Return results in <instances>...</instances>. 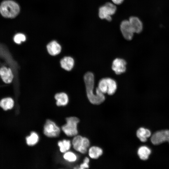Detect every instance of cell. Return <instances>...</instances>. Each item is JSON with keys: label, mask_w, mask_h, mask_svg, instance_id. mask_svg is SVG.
Here are the masks:
<instances>
[{"label": "cell", "mask_w": 169, "mask_h": 169, "mask_svg": "<svg viewBox=\"0 0 169 169\" xmlns=\"http://www.w3.org/2000/svg\"><path fill=\"white\" fill-rule=\"evenodd\" d=\"M66 123L62 127L64 133L69 136H73L77 135L78 131L77 125L79 122V119L75 117H70L66 119Z\"/></svg>", "instance_id": "3957f363"}, {"label": "cell", "mask_w": 169, "mask_h": 169, "mask_svg": "<svg viewBox=\"0 0 169 169\" xmlns=\"http://www.w3.org/2000/svg\"><path fill=\"white\" fill-rule=\"evenodd\" d=\"M126 64V62L124 59L116 58L112 62V68L116 74H120L125 72Z\"/></svg>", "instance_id": "9c48e42d"}, {"label": "cell", "mask_w": 169, "mask_h": 169, "mask_svg": "<svg viewBox=\"0 0 169 169\" xmlns=\"http://www.w3.org/2000/svg\"><path fill=\"white\" fill-rule=\"evenodd\" d=\"M26 39L25 36L23 34L18 33L14 36L13 40L14 42L17 44H20L22 42H24Z\"/></svg>", "instance_id": "cb8c5ba5"}, {"label": "cell", "mask_w": 169, "mask_h": 169, "mask_svg": "<svg viewBox=\"0 0 169 169\" xmlns=\"http://www.w3.org/2000/svg\"><path fill=\"white\" fill-rule=\"evenodd\" d=\"M84 81L87 96L90 103L95 105H99L103 102L105 99L104 94L98 87L96 89V94L93 93L94 77L93 74L91 72L86 73L84 76Z\"/></svg>", "instance_id": "6da1fadb"}, {"label": "cell", "mask_w": 169, "mask_h": 169, "mask_svg": "<svg viewBox=\"0 0 169 169\" xmlns=\"http://www.w3.org/2000/svg\"><path fill=\"white\" fill-rule=\"evenodd\" d=\"M151 135V132L149 130L142 127L139 128L136 132L137 137L142 142H146Z\"/></svg>", "instance_id": "9a60e30c"}, {"label": "cell", "mask_w": 169, "mask_h": 169, "mask_svg": "<svg viewBox=\"0 0 169 169\" xmlns=\"http://www.w3.org/2000/svg\"><path fill=\"white\" fill-rule=\"evenodd\" d=\"M89 162V159L88 158L86 157L84 160L83 163L81 164L79 168L81 169L88 168L89 167L88 163Z\"/></svg>", "instance_id": "d4e9b609"}, {"label": "cell", "mask_w": 169, "mask_h": 169, "mask_svg": "<svg viewBox=\"0 0 169 169\" xmlns=\"http://www.w3.org/2000/svg\"><path fill=\"white\" fill-rule=\"evenodd\" d=\"M120 29L125 39L128 40L132 39L134 32L129 20H124L121 22Z\"/></svg>", "instance_id": "ba28073f"}, {"label": "cell", "mask_w": 169, "mask_h": 169, "mask_svg": "<svg viewBox=\"0 0 169 169\" xmlns=\"http://www.w3.org/2000/svg\"><path fill=\"white\" fill-rule=\"evenodd\" d=\"M98 88L104 94L107 93V85L106 78H103L100 80Z\"/></svg>", "instance_id": "7402d4cb"}, {"label": "cell", "mask_w": 169, "mask_h": 169, "mask_svg": "<svg viewBox=\"0 0 169 169\" xmlns=\"http://www.w3.org/2000/svg\"><path fill=\"white\" fill-rule=\"evenodd\" d=\"M20 8L15 2L11 0L3 1L0 6V12L2 15L7 18L15 17L18 14Z\"/></svg>", "instance_id": "7a4b0ae2"}, {"label": "cell", "mask_w": 169, "mask_h": 169, "mask_svg": "<svg viewBox=\"0 0 169 169\" xmlns=\"http://www.w3.org/2000/svg\"><path fill=\"white\" fill-rule=\"evenodd\" d=\"M46 48L48 53L52 56L59 54L61 51V45L56 41L54 40L50 42L47 45Z\"/></svg>", "instance_id": "30bf717a"}, {"label": "cell", "mask_w": 169, "mask_h": 169, "mask_svg": "<svg viewBox=\"0 0 169 169\" xmlns=\"http://www.w3.org/2000/svg\"><path fill=\"white\" fill-rule=\"evenodd\" d=\"M116 10V7L114 4L110 2L107 3L100 8L99 17L101 19H105L110 21L112 19L111 16L115 14Z\"/></svg>", "instance_id": "5b68a950"}, {"label": "cell", "mask_w": 169, "mask_h": 169, "mask_svg": "<svg viewBox=\"0 0 169 169\" xmlns=\"http://www.w3.org/2000/svg\"><path fill=\"white\" fill-rule=\"evenodd\" d=\"M103 153L102 149L97 146H93L91 147L89 151V155L92 159L98 158Z\"/></svg>", "instance_id": "ac0fdd59"}, {"label": "cell", "mask_w": 169, "mask_h": 169, "mask_svg": "<svg viewBox=\"0 0 169 169\" xmlns=\"http://www.w3.org/2000/svg\"><path fill=\"white\" fill-rule=\"evenodd\" d=\"M38 135L34 132H32L30 135L26 138L27 143L30 146H33L36 144L38 141Z\"/></svg>", "instance_id": "ffe728a7"}, {"label": "cell", "mask_w": 169, "mask_h": 169, "mask_svg": "<svg viewBox=\"0 0 169 169\" xmlns=\"http://www.w3.org/2000/svg\"><path fill=\"white\" fill-rule=\"evenodd\" d=\"M129 21L134 33H139L142 31V23L138 18L131 16L130 18Z\"/></svg>", "instance_id": "7c38bea8"}, {"label": "cell", "mask_w": 169, "mask_h": 169, "mask_svg": "<svg viewBox=\"0 0 169 169\" xmlns=\"http://www.w3.org/2000/svg\"><path fill=\"white\" fill-rule=\"evenodd\" d=\"M0 76L3 80L7 84L11 83L13 78L11 69L5 67H2L0 69Z\"/></svg>", "instance_id": "8fae6325"}, {"label": "cell", "mask_w": 169, "mask_h": 169, "mask_svg": "<svg viewBox=\"0 0 169 169\" xmlns=\"http://www.w3.org/2000/svg\"><path fill=\"white\" fill-rule=\"evenodd\" d=\"M107 85V93L110 95L114 94L117 89V84L115 81L112 79L106 78Z\"/></svg>", "instance_id": "d6986e66"}, {"label": "cell", "mask_w": 169, "mask_h": 169, "mask_svg": "<svg viewBox=\"0 0 169 169\" xmlns=\"http://www.w3.org/2000/svg\"><path fill=\"white\" fill-rule=\"evenodd\" d=\"M113 3L115 4L119 5L121 4L124 0H111Z\"/></svg>", "instance_id": "484cf974"}, {"label": "cell", "mask_w": 169, "mask_h": 169, "mask_svg": "<svg viewBox=\"0 0 169 169\" xmlns=\"http://www.w3.org/2000/svg\"><path fill=\"white\" fill-rule=\"evenodd\" d=\"M151 153L150 149L146 146L140 147L137 151V154L140 158L143 160H147Z\"/></svg>", "instance_id": "e0dca14e"}, {"label": "cell", "mask_w": 169, "mask_h": 169, "mask_svg": "<svg viewBox=\"0 0 169 169\" xmlns=\"http://www.w3.org/2000/svg\"><path fill=\"white\" fill-rule=\"evenodd\" d=\"M14 105V100L11 98H4L0 101V106L5 110L12 109Z\"/></svg>", "instance_id": "2e32d148"}, {"label": "cell", "mask_w": 169, "mask_h": 169, "mask_svg": "<svg viewBox=\"0 0 169 169\" xmlns=\"http://www.w3.org/2000/svg\"><path fill=\"white\" fill-rule=\"evenodd\" d=\"M63 157L66 160L69 162H74L77 159L76 156L71 152H66L64 155Z\"/></svg>", "instance_id": "603a6c76"}, {"label": "cell", "mask_w": 169, "mask_h": 169, "mask_svg": "<svg viewBox=\"0 0 169 169\" xmlns=\"http://www.w3.org/2000/svg\"><path fill=\"white\" fill-rule=\"evenodd\" d=\"M74 63V59L70 56H65L62 58L60 61L62 68L67 71H70L73 68Z\"/></svg>", "instance_id": "4fadbf2b"}, {"label": "cell", "mask_w": 169, "mask_h": 169, "mask_svg": "<svg viewBox=\"0 0 169 169\" xmlns=\"http://www.w3.org/2000/svg\"><path fill=\"white\" fill-rule=\"evenodd\" d=\"M90 144L89 141L87 138L79 135L75 136L72 141L74 149L82 154L86 152Z\"/></svg>", "instance_id": "277c9868"}, {"label": "cell", "mask_w": 169, "mask_h": 169, "mask_svg": "<svg viewBox=\"0 0 169 169\" xmlns=\"http://www.w3.org/2000/svg\"><path fill=\"white\" fill-rule=\"evenodd\" d=\"M60 129L56 124L50 120H47L44 126V135L49 137L58 136L60 134Z\"/></svg>", "instance_id": "8992f818"}, {"label": "cell", "mask_w": 169, "mask_h": 169, "mask_svg": "<svg viewBox=\"0 0 169 169\" xmlns=\"http://www.w3.org/2000/svg\"><path fill=\"white\" fill-rule=\"evenodd\" d=\"M58 145L59 147L60 151L62 153L66 152L69 150L71 146L70 141L64 140L58 142Z\"/></svg>", "instance_id": "44dd1931"}, {"label": "cell", "mask_w": 169, "mask_h": 169, "mask_svg": "<svg viewBox=\"0 0 169 169\" xmlns=\"http://www.w3.org/2000/svg\"><path fill=\"white\" fill-rule=\"evenodd\" d=\"M151 141L153 144L156 145L166 141L169 143V130H162L156 132L152 136Z\"/></svg>", "instance_id": "52a82bcc"}, {"label": "cell", "mask_w": 169, "mask_h": 169, "mask_svg": "<svg viewBox=\"0 0 169 169\" xmlns=\"http://www.w3.org/2000/svg\"><path fill=\"white\" fill-rule=\"evenodd\" d=\"M56 104L58 106L66 105L69 102V98L67 94L64 92L56 93L54 95Z\"/></svg>", "instance_id": "5bb4252c"}]
</instances>
